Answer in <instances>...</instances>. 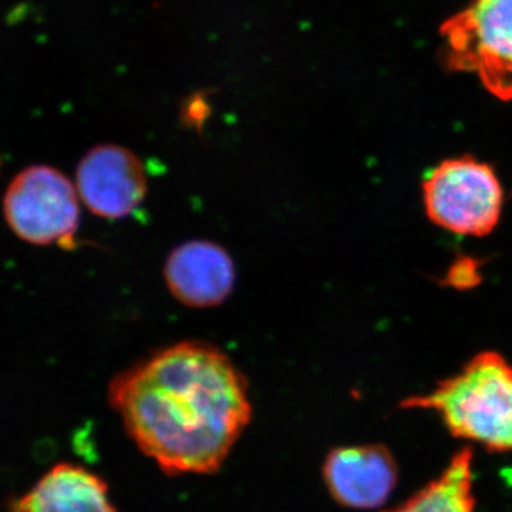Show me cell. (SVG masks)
Segmentation results:
<instances>
[{
    "label": "cell",
    "instance_id": "3",
    "mask_svg": "<svg viewBox=\"0 0 512 512\" xmlns=\"http://www.w3.org/2000/svg\"><path fill=\"white\" fill-rule=\"evenodd\" d=\"M441 36L448 67L477 74L495 96L512 99V0H470Z\"/></svg>",
    "mask_w": 512,
    "mask_h": 512
},
{
    "label": "cell",
    "instance_id": "2",
    "mask_svg": "<svg viewBox=\"0 0 512 512\" xmlns=\"http://www.w3.org/2000/svg\"><path fill=\"white\" fill-rule=\"evenodd\" d=\"M400 407L433 410L454 437L512 451V365L500 353H478L456 375Z\"/></svg>",
    "mask_w": 512,
    "mask_h": 512
},
{
    "label": "cell",
    "instance_id": "1",
    "mask_svg": "<svg viewBox=\"0 0 512 512\" xmlns=\"http://www.w3.org/2000/svg\"><path fill=\"white\" fill-rule=\"evenodd\" d=\"M109 402L128 436L170 476L211 474L252 417L247 380L224 352L181 342L114 377Z\"/></svg>",
    "mask_w": 512,
    "mask_h": 512
},
{
    "label": "cell",
    "instance_id": "8",
    "mask_svg": "<svg viewBox=\"0 0 512 512\" xmlns=\"http://www.w3.org/2000/svg\"><path fill=\"white\" fill-rule=\"evenodd\" d=\"M171 295L190 308H212L231 295L235 268L231 256L210 241H190L175 249L164 269Z\"/></svg>",
    "mask_w": 512,
    "mask_h": 512
},
{
    "label": "cell",
    "instance_id": "9",
    "mask_svg": "<svg viewBox=\"0 0 512 512\" xmlns=\"http://www.w3.org/2000/svg\"><path fill=\"white\" fill-rule=\"evenodd\" d=\"M10 512H119L109 487L97 474L76 464L50 468L12 505Z\"/></svg>",
    "mask_w": 512,
    "mask_h": 512
},
{
    "label": "cell",
    "instance_id": "5",
    "mask_svg": "<svg viewBox=\"0 0 512 512\" xmlns=\"http://www.w3.org/2000/svg\"><path fill=\"white\" fill-rule=\"evenodd\" d=\"M424 207L434 224L458 235L493 232L503 210V187L488 164L473 157L437 165L423 184Z\"/></svg>",
    "mask_w": 512,
    "mask_h": 512
},
{
    "label": "cell",
    "instance_id": "6",
    "mask_svg": "<svg viewBox=\"0 0 512 512\" xmlns=\"http://www.w3.org/2000/svg\"><path fill=\"white\" fill-rule=\"evenodd\" d=\"M76 188L80 200L94 215L119 220L143 202L147 178L143 164L127 148L100 146L80 161Z\"/></svg>",
    "mask_w": 512,
    "mask_h": 512
},
{
    "label": "cell",
    "instance_id": "4",
    "mask_svg": "<svg viewBox=\"0 0 512 512\" xmlns=\"http://www.w3.org/2000/svg\"><path fill=\"white\" fill-rule=\"evenodd\" d=\"M76 185L50 165H30L10 181L3 215L13 234L32 245L73 248L80 224Z\"/></svg>",
    "mask_w": 512,
    "mask_h": 512
},
{
    "label": "cell",
    "instance_id": "10",
    "mask_svg": "<svg viewBox=\"0 0 512 512\" xmlns=\"http://www.w3.org/2000/svg\"><path fill=\"white\" fill-rule=\"evenodd\" d=\"M387 512H476L473 451H458L436 480Z\"/></svg>",
    "mask_w": 512,
    "mask_h": 512
},
{
    "label": "cell",
    "instance_id": "7",
    "mask_svg": "<svg viewBox=\"0 0 512 512\" xmlns=\"http://www.w3.org/2000/svg\"><path fill=\"white\" fill-rule=\"evenodd\" d=\"M322 474L333 500L353 510L382 507L399 480L396 460L383 444L335 448Z\"/></svg>",
    "mask_w": 512,
    "mask_h": 512
}]
</instances>
